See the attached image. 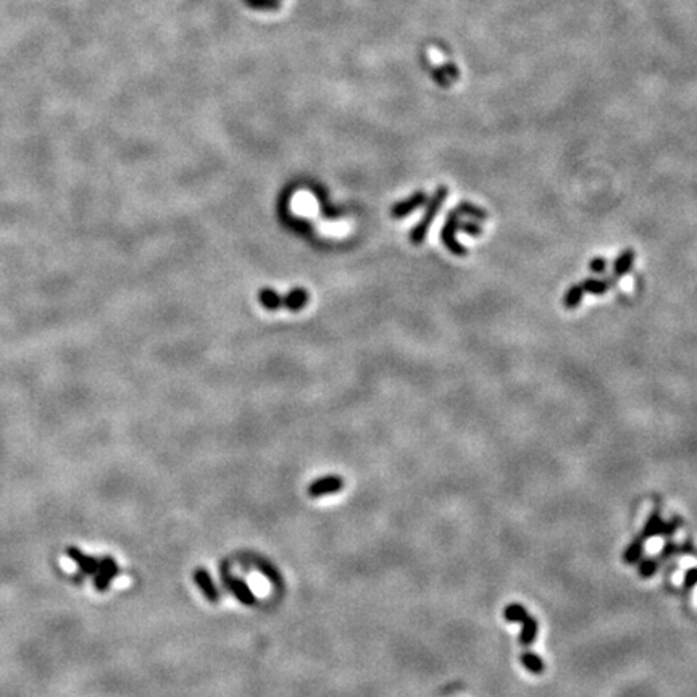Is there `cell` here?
Instances as JSON below:
<instances>
[{
  "label": "cell",
  "instance_id": "cell-1",
  "mask_svg": "<svg viewBox=\"0 0 697 697\" xmlns=\"http://www.w3.org/2000/svg\"><path fill=\"white\" fill-rule=\"evenodd\" d=\"M448 194H449L448 188L439 186L438 189H436V192L428 199L423 218H421V222L412 229V233H410V240H412L415 245H420L426 239L431 224H433V222H434V217L439 213L441 207H443L445 199H448Z\"/></svg>",
  "mask_w": 697,
  "mask_h": 697
},
{
  "label": "cell",
  "instance_id": "cell-2",
  "mask_svg": "<svg viewBox=\"0 0 697 697\" xmlns=\"http://www.w3.org/2000/svg\"><path fill=\"white\" fill-rule=\"evenodd\" d=\"M260 302L265 309L270 310H277L279 307H286L293 312H299L300 309L305 307L309 302V294L305 289H294L290 290L288 295H278L274 290L263 289L260 293Z\"/></svg>",
  "mask_w": 697,
  "mask_h": 697
},
{
  "label": "cell",
  "instance_id": "cell-3",
  "mask_svg": "<svg viewBox=\"0 0 697 697\" xmlns=\"http://www.w3.org/2000/svg\"><path fill=\"white\" fill-rule=\"evenodd\" d=\"M460 218H462V215H460L457 210H454V212L449 213L448 222H445L443 233H441V239H443L444 245L448 247V250H450V252L459 255V257H465V255H468V250H466L464 245L457 240Z\"/></svg>",
  "mask_w": 697,
  "mask_h": 697
},
{
  "label": "cell",
  "instance_id": "cell-4",
  "mask_svg": "<svg viewBox=\"0 0 697 697\" xmlns=\"http://www.w3.org/2000/svg\"><path fill=\"white\" fill-rule=\"evenodd\" d=\"M676 526H678V521H675V523H664V521H662V518H660V514H657L655 511V514H652L648 523H646L643 536H641V538L649 539V538H654V536L673 534Z\"/></svg>",
  "mask_w": 697,
  "mask_h": 697
},
{
  "label": "cell",
  "instance_id": "cell-5",
  "mask_svg": "<svg viewBox=\"0 0 697 697\" xmlns=\"http://www.w3.org/2000/svg\"><path fill=\"white\" fill-rule=\"evenodd\" d=\"M343 479L339 476H326V478H320L309 486V494L312 498H320V495L326 494H334L339 493L343 489Z\"/></svg>",
  "mask_w": 697,
  "mask_h": 697
},
{
  "label": "cell",
  "instance_id": "cell-6",
  "mask_svg": "<svg viewBox=\"0 0 697 697\" xmlns=\"http://www.w3.org/2000/svg\"><path fill=\"white\" fill-rule=\"evenodd\" d=\"M426 202H428V195H426L425 192H421V190H418V192H415L413 195H410V197L407 200H404V202L395 204L394 207H393V212H391V215H393L394 218L407 217L409 213H412L413 210L420 208L421 205H425Z\"/></svg>",
  "mask_w": 697,
  "mask_h": 697
},
{
  "label": "cell",
  "instance_id": "cell-7",
  "mask_svg": "<svg viewBox=\"0 0 697 697\" xmlns=\"http://www.w3.org/2000/svg\"><path fill=\"white\" fill-rule=\"evenodd\" d=\"M634 259H636L634 250H631V249L623 250V252H621L614 262V277L618 279V278H623L625 274H628L630 270L633 268V265H634Z\"/></svg>",
  "mask_w": 697,
  "mask_h": 697
},
{
  "label": "cell",
  "instance_id": "cell-8",
  "mask_svg": "<svg viewBox=\"0 0 697 697\" xmlns=\"http://www.w3.org/2000/svg\"><path fill=\"white\" fill-rule=\"evenodd\" d=\"M194 578H195V583H197L199 588L202 589L205 598H207L208 600H212V602H215V600L218 599L217 588L213 586V581H212V578H210V575L207 573V571L202 570V568L195 570Z\"/></svg>",
  "mask_w": 697,
  "mask_h": 697
},
{
  "label": "cell",
  "instance_id": "cell-9",
  "mask_svg": "<svg viewBox=\"0 0 697 697\" xmlns=\"http://www.w3.org/2000/svg\"><path fill=\"white\" fill-rule=\"evenodd\" d=\"M227 584H228V588L233 591V594L238 598L240 602H244V604H254V594H252V591L249 589V586L244 583V581H240L238 578H228L227 581Z\"/></svg>",
  "mask_w": 697,
  "mask_h": 697
},
{
  "label": "cell",
  "instance_id": "cell-10",
  "mask_svg": "<svg viewBox=\"0 0 697 697\" xmlns=\"http://www.w3.org/2000/svg\"><path fill=\"white\" fill-rule=\"evenodd\" d=\"M523 628H521L520 643L523 646H531L534 643L536 636H538V621L534 620L533 615H526V618L521 621Z\"/></svg>",
  "mask_w": 697,
  "mask_h": 697
},
{
  "label": "cell",
  "instance_id": "cell-11",
  "mask_svg": "<svg viewBox=\"0 0 697 697\" xmlns=\"http://www.w3.org/2000/svg\"><path fill=\"white\" fill-rule=\"evenodd\" d=\"M520 660H521V665H523L525 669L530 671V673H533V675L544 673V670H546L544 662L538 654H534V652H525V654H521Z\"/></svg>",
  "mask_w": 697,
  "mask_h": 697
},
{
  "label": "cell",
  "instance_id": "cell-12",
  "mask_svg": "<svg viewBox=\"0 0 697 697\" xmlns=\"http://www.w3.org/2000/svg\"><path fill=\"white\" fill-rule=\"evenodd\" d=\"M583 297H584V289H583V286L580 284H573V286H570L568 289H566V293L564 295V305L568 310H573L578 307V305L583 302Z\"/></svg>",
  "mask_w": 697,
  "mask_h": 697
},
{
  "label": "cell",
  "instance_id": "cell-13",
  "mask_svg": "<svg viewBox=\"0 0 697 697\" xmlns=\"http://www.w3.org/2000/svg\"><path fill=\"white\" fill-rule=\"evenodd\" d=\"M455 210H457V212L462 215V217H470L473 220H478V222H486V220H488V212H486L484 208L476 207V205L470 204V202L460 204Z\"/></svg>",
  "mask_w": 697,
  "mask_h": 697
},
{
  "label": "cell",
  "instance_id": "cell-14",
  "mask_svg": "<svg viewBox=\"0 0 697 697\" xmlns=\"http://www.w3.org/2000/svg\"><path fill=\"white\" fill-rule=\"evenodd\" d=\"M581 286H583L584 293H589V294H594V295H602L610 289V286L607 284V281L599 279V278L584 279L583 283H581Z\"/></svg>",
  "mask_w": 697,
  "mask_h": 697
},
{
  "label": "cell",
  "instance_id": "cell-15",
  "mask_svg": "<svg viewBox=\"0 0 697 697\" xmlns=\"http://www.w3.org/2000/svg\"><path fill=\"white\" fill-rule=\"evenodd\" d=\"M528 615V612L521 604H509L504 610L505 620L510 621V623H521Z\"/></svg>",
  "mask_w": 697,
  "mask_h": 697
},
{
  "label": "cell",
  "instance_id": "cell-16",
  "mask_svg": "<svg viewBox=\"0 0 697 697\" xmlns=\"http://www.w3.org/2000/svg\"><path fill=\"white\" fill-rule=\"evenodd\" d=\"M643 538H638L634 541V543H631L630 544V548L626 549V552L623 555V560H625V564H634V561H638L641 559V555H643Z\"/></svg>",
  "mask_w": 697,
  "mask_h": 697
},
{
  "label": "cell",
  "instance_id": "cell-17",
  "mask_svg": "<svg viewBox=\"0 0 697 697\" xmlns=\"http://www.w3.org/2000/svg\"><path fill=\"white\" fill-rule=\"evenodd\" d=\"M459 229H462V231H465L468 236H475V238L483 234V228L479 227L478 222H462V220H460Z\"/></svg>",
  "mask_w": 697,
  "mask_h": 697
},
{
  "label": "cell",
  "instance_id": "cell-18",
  "mask_svg": "<svg viewBox=\"0 0 697 697\" xmlns=\"http://www.w3.org/2000/svg\"><path fill=\"white\" fill-rule=\"evenodd\" d=\"M655 571H657V561L655 560H646L639 566V575L643 576V578H650V576L654 575Z\"/></svg>",
  "mask_w": 697,
  "mask_h": 697
},
{
  "label": "cell",
  "instance_id": "cell-19",
  "mask_svg": "<svg viewBox=\"0 0 697 697\" xmlns=\"http://www.w3.org/2000/svg\"><path fill=\"white\" fill-rule=\"evenodd\" d=\"M589 270L596 274H602L607 270V260L604 257H596L589 262Z\"/></svg>",
  "mask_w": 697,
  "mask_h": 697
},
{
  "label": "cell",
  "instance_id": "cell-20",
  "mask_svg": "<svg viewBox=\"0 0 697 697\" xmlns=\"http://www.w3.org/2000/svg\"><path fill=\"white\" fill-rule=\"evenodd\" d=\"M697 584V568H691L684 576V589H691Z\"/></svg>",
  "mask_w": 697,
  "mask_h": 697
}]
</instances>
